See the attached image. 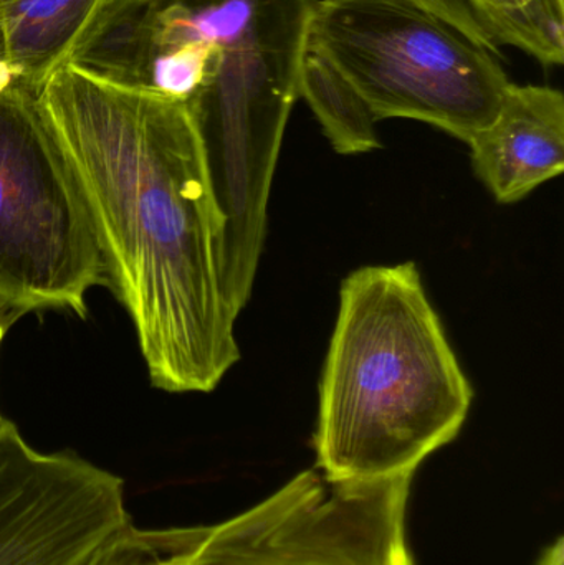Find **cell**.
<instances>
[{
	"instance_id": "cell-1",
	"label": "cell",
	"mask_w": 564,
	"mask_h": 565,
	"mask_svg": "<svg viewBox=\"0 0 564 565\" xmlns=\"http://www.w3.org/2000/svg\"><path fill=\"white\" fill-rule=\"evenodd\" d=\"M95 222L152 385L212 392L241 359L225 221L185 103L65 65L39 92Z\"/></svg>"
},
{
	"instance_id": "cell-2",
	"label": "cell",
	"mask_w": 564,
	"mask_h": 565,
	"mask_svg": "<svg viewBox=\"0 0 564 565\" xmlns=\"http://www.w3.org/2000/svg\"><path fill=\"white\" fill-rule=\"evenodd\" d=\"M317 0H118L68 65L185 103L225 221L224 281L245 305Z\"/></svg>"
},
{
	"instance_id": "cell-3",
	"label": "cell",
	"mask_w": 564,
	"mask_h": 565,
	"mask_svg": "<svg viewBox=\"0 0 564 565\" xmlns=\"http://www.w3.org/2000/svg\"><path fill=\"white\" fill-rule=\"evenodd\" d=\"M472 398L416 265L344 278L315 434L317 470L328 481L416 473L459 435Z\"/></svg>"
},
{
	"instance_id": "cell-4",
	"label": "cell",
	"mask_w": 564,
	"mask_h": 565,
	"mask_svg": "<svg viewBox=\"0 0 564 565\" xmlns=\"http://www.w3.org/2000/svg\"><path fill=\"white\" fill-rule=\"evenodd\" d=\"M512 85L499 56L411 0H317L300 98L338 154L381 148L377 122L423 121L469 142Z\"/></svg>"
},
{
	"instance_id": "cell-5",
	"label": "cell",
	"mask_w": 564,
	"mask_h": 565,
	"mask_svg": "<svg viewBox=\"0 0 564 565\" xmlns=\"http://www.w3.org/2000/svg\"><path fill=\"white\" fill-rule=\"evenodd\" d=\"M108 281L105 255L75 171L39 95L0 89V309L86 315V292ZM109 282V281H108Z\"/></svg>"
},
{
	"instance_id": "cell-6",
	"label": "cell",
	"mask_w": 564,
	"mask_h": 565,
	"mask_svg": "<svg viewBox=\"0 0 564 565\" xmlns=\"http://www.w3.org/2000/svg\"><path fill=\"white\" fill-rule=\"evenodd\" d=\"M414 475L333 483L301 471L251 510L204 526L191 565H414Z\"/></svg>"
},
{
	"instance_id": "cell-7",
	"label": "cell",
	"mask_w": 564,
	"mask_h": 565,
	"mask_svg": "<svg viewBox=\"0 0 564 565\" xmlns=\"http://www.w3.org/2000/svg\"><path fill=\"white\" fill-rule=\"evenodd\" d=\"M129 523L121 478L0 420V565H86Z\"/></svg>"
},
{
	"instance_id": "cell-8",
	"label": "cell",
	"mask_w": 564,
	"mask_h": 565,
	"mask_svg": "<svg viewBox=\"0 0 564 565\" xmlns=\"http://www.w3.org/2000/svg\"><path fill=\"white\" fill-rule=\"evenodd\" d=\"M467 145L477 178L496 201H522L563 172V93L512 82L493 121Z\"/></svg>"
},
{
	"instance_id": "cell-9",
	"label": "cell",
	"mask_w": 564,
	"mask_h": 565,
	"mask_svg": "<svg viewBox=\"0 0 564 565\" xmlns=\"http://www.w3.org/2000/svg\"><path fill=\"white\" fill-rule=\"evenodd\" d=\"M118 0H0L13 85L39 95Z\"/></svg>"
},
{
	"instance_id": "cell-10",
	"label": "cell",
	"mask_w": 564,
	"mask_h": 565,
	"mask_svg": "<svg viewBox=\"0 0 564 565\" xmlns=\"http://www.w3.org/2000/svg\"><path fill=\"white\" fill-rule=\"evenodd\" d=\"M500 45L513 46L543 66L564 60V0H472Z\"/></svg>"
},
{
	"instance_id": "cell-11",
	"label": "cell",
	"mask_w": 564,
	"mask_h": 565,
	"mask_svg": "<svg viewBox=\"0 0 564 565\" xmlns=\"http://www.w3.org/2000/svg\"><path fill=\"white\" fill-rule=\"evenodd\" d=\"M204 526L141 530L123 527L86 565H191Z\"/></svg>"
},
{
	"instance_id": "cell-12",
	"label": "cell",
	"mask_w": 564,
	"mask_h": 565,
	"mask_svg": "<svg viewBox=\"0 0 564 565\" xmlns=\"http://www.w3.org/2000/svg\"><path fill=\"white\" fill-rule=\"evenodd\" d=\"M417 6L424 7L429 12L436 13L440 19L456 26L457 30L469 36L477 45L502 56L499 36L490 25L489 20L479 12L472 0H411Z\"/></svg>"
},
{
	"instance_id": "cell-13",
	"label": "cell",
	"mask_w": 564,
	"mask_h": 565,
	"mask_svg": "<svg viewBox=\"0 0 564 565\" xmlns=\"http://www.w3.org/2000/svg\"><path fill=\"white\" fill-rule=\"evenodd\" d=\"M539 565H564L563 537H558L552 546L543 551Z\"/></svg>"
},
{
	"instance_id": "cell-14",
	"label": "cell",
	"mask_w": 564,
	"mask_h": 565,
	"mask_svg": "<svg viewBox=\"0 0 564 565\" xmlns=\"http://www.w3.org/2000/svg\"><path fill=\"white\" fill-rule=\"evenodd\" d=\"M12 83V72L7 60L6 42H3L2 25H0V89L7 88Z\"/></svg>"
},
{
	"instance_id": "cell-15",
	"label": "cell",
	"mask_w": 564,
	"mask_h": 565,
	"mask_svg": "<svg viewBox=\"0 0 564 565\" xmlns=\"http://www.w3.org/2000/svg\"><path fill=\"white\" fill-rule=\"evenodd\" d=\"M13 321H15V319H13L12 316L7 315V312L0 309V345H2L3 338H6L7 328H9L10 322ZM0 420H2V417H0Z\"/></svg>"
}]
</instances>
